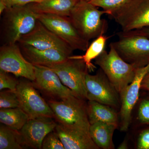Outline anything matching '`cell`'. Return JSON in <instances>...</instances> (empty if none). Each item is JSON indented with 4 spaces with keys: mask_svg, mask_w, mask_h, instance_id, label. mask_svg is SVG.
I'll use <instances>...</instances> for the list:
<instances>
[{
    "mask_svg": "<svg viewBox=\"0 0 149 149\" xmlns=\"http://www.w3.org/2000/svg\"><path fill=\"white\" fill-rule=\"evenodd\" d=\"M2 45L18 42L22 37L32 31L39 20L40 14L35 12L30 3L8 8L2 15Z\"/></svg>",
    "mask_w": 149,
    "mask_h": 149,
    "instance_id": "1",
    "label": "cell"
},
{
    "mask_svg": "<svg viewBox=\"0 0 149 149\" xmlns=\"http://www.w3.org/2000/svg\"><path fill=\"white\" fill-rule=\"evenodd\" d=\"M104 14L109 15V13L100 10L90 2L79 1L68 17L80 36L90 42L106 32L107 23L102 18Z\"/></svg>",
    "mask_w": 149,
    "mask_h": 149,
    "instance_id": "2",
    "label": "cell"
},
{
    "mask_svg": "<svg viewBox=\"0 0 149 149\" xmlns=\"http://www.w3.org/2000/svg\"><path fill=\"white\" fill-rule=\"evenodd\" d=\"M85 100L74 96L59 101H50L48 104L58 124L89 133L91 124Z\"/></svg>",
    "mask_w": 149,
    "mask_h": 149,
    "instance_id": "3",
    "label": "cell"
},
{
    "mask_svg": "<svg viewBox=\"0 0 149 149\" xmlns=\"http://www.w3.org/2000/svg\"><path fill=\"white\" fill-rule=\"evenodd\" d=\"M95 61L119 93L133 81L138 68L124 61L111 44L109 52L105 49Z\"/></svg>",
    "mask_w": 149,
    "mask_h": 149,
    "instance_id": "4",
    "label": "cell"
},
{
    "mask_svg": "<svg viewBox=\"0 0 149 149\" xmlns=\"http://www.w3.org/2000/svg\"><path fill=\"white\" fill-rule=\"evenodd\" d=\"M118 39L111 43L120 56L137 68L149 64V38L130 32L118 33Z\"/></svg>",
    "mask_w": 149,
    "mask_h": 149,
    "instance_id": "5",
    "label": "cell"
},
{
    "mask_svg": "<svg viewBox=\"0 0 149 149\" xmlns=\"http://www.w3.org/2000/svg\"><path fill=\"white\" fill-rule=\"evenodd\" d=\"M46 66L54 70L63 85L76 95L87 100L85 78L89 71L82 60L75 58L72 55L63 62Z\"/></svg>",
    "mask_w": 149,
    "mask_h": 149,
    "instance_id": "6",
    "label": "cell"
},
{
    "mask_svg": "<svg viewBox=\"0 0 149 149\" xmlns=\"http://www.w3.org/2000/svg\"><path fill=\"white\" fill-rule=\"evenodd\" d=\"M110 16L128 32L149 27V0H128Z\"/></svg>",
    "mask_w": 149,
    "mask_h": 149,
    "instance_id": "7",
    "label": "cell"
},
{
    "mask_svg": "<svg viewBox=\"0 0 149 149\" xmlns=\"http://www.w3.org/2000/svg\"><path fill=\"white\" fill-rule=\"evenodd\" d=\"M87 100L109 106L119 111L120 94L100 68L95 74L88 73L85 78Z\"/></svg>",
    "mask_w": 149,
    "mask_h": 149,
    "instance_id": "8",
    "label": "cell"
},
{
    "mask_svg": "<svg viewBox=\"0 0 149 149\" xmlns=\"http://www.w3.org/2000/svg\"><path fill=\"white\" fill-rule=\"evenodd\" d=\"M39 20L73 50L85 52L89 47L90 42L80 36L68 17L43 14H40Z\"/></svg>",
    "mask_w": 149,
    "mask_h": 149,
    "instance_id": "9",
    "label": "cell"
},
{
    "mask_svg": "<svg viewBox=\"0 0 149 149\" xmlns=\"http://www.w3.org/2000/svg\"><path fill=\"white\" fill-rule=\"evenodd\" d=\"M0 70L33 82L35 80L34 65L24 57L17 43L2 45L0 48Z\"/></svg>",
    "mask_w": 149,
    "mask_h": 149,
    "instance_id": "10",
    "label": "cell"
},
{
    "mask_svg": "<svg viewBox=\"0 0 149 149\" xmlns=\"http://www.w3.org/2000/svg\"><path fill=\"white\" fill-rule=\"evenodd\" d=\"M16 92L19 107L28 115L29 119L40 117L54 118L52 110L36 91L32 83L19 81Z\"/></svg>",
    "mask_w": 149,
    "mask_h": 149,
    "instance_id": "11",
    "label": "cell"
},
{
    "mask_svg": "<svg viewBox=\"0 0 149 149\" xmlns=\"http://www.w3.org/2000/svg\"><path fill=\"white\" fill-rule=\"evenodd\" d=\"M149 71V64L138 68L133 81L119 93L120 107L118 129L121 132H126L129 129L132 111L138 101L141 92V82Z\"/></svg>",
    "mask_w": 149,
    "mask_h": 149,
    "instance_id": "12",
    "label": "cell"
},
{
    "mask_svg": "<svg viewBox=\"0 0 149 149\" xmlns=\"http://www.w3.org/2000/svg\"><path fill=\"white\" fill-rule=\"evenodd\" d=\"M17 44L31 46L39 49H56L70 56L74 51L39 20L34 29L22 37Z\"/></svg>",
    "mask_w": 149,
    "mask_h": 149,
    "instance_id": "13",
    "label": "cell"
},
{
    "mask_svg": "<svg viewBox=\"0 0 149 149\" xmlns=\"http://www.w3.org/2000/svg\"><path fill=\"white\" fill-rule=\"evenodd\" d=\"M57 124L53 118L40 117L29 119L19 131L23 145L33 149H42L45 137L55 130Z\"/></svg>",
    "mask_w": 149,
    "mask_h": 149,
    "instance_id": "14",
    "label": "cell"
},
{
    "mask_svg": "<svg viewBox=\"0 0 149 149\" xmlns=\"http://www.w3.org/2000/svg\"><path fill=\"white\" fill-rule=\"evenodd\" d=\"M34 66L35 79L33 82L41 91L61 100L72 96L78 97L63 85L58 75L50 68L36 65Z\"/></svg>",
    "mask_w": 149,
    "mask_h": 149,
    "instance_id": "15",
    "label": "cell"
},
{
    "mask_svg": "<svg viewBox=\"0 0 149 149\" xmlns=\"http://www.w3.org/2000/svg\"><path fill=\"white\" fill-rule=\"evenodd\" d=\"M19 45L24 57L33 65L48 66L57 64L65 61L70 56L56 49L41 50L30 46Z\"/></svg>",
    "mask_w": 149,
    "mask_h": 149,
    "instance_id": "16",
    "label": "cell"
},
{
    "mask_svg": "<svg viewBox=\"0 0 149 149\" xmlns=\"http://www.w3.org/2000/svg\"><path fill=\"white\" fill-rule=\"evenodd\" d=\"M55 130L65 149H100L89 133L67 128L58 123Z\"/></svg>",
    "mask_w": 149,
    "mask_h": 149,
    "instance_id": "17",
    "label": "cell"
},
{
    "mask_svg": "<svg viewBox=\"0 0 149 149\" xmlns=\"http://www.w3.org/2000/svg\"><path fill=\"white\" fill-rule=\"evenodd\" d=\"M87 112L91 124L102 122L119 127V111L111 107L94 101L88 100Z\"/></svg>",
    "mask_w": 149,
    "mask_h": 149,
    "instance_id": "18",
    "label": "cell"
},
{
    "mask_svg": "<svg viewBox=\"0 0 149 149\" xmlns=\"http://www.w3.org/2000/svg\"><path fill=\"white\" fill-rule=\"evenodd\" d=\"M79 0H43L30 3L31 7L39 14H48L69 17L72 9Z\"/></svg>",
    "mask_w": 149,
    "mask_h": 149,
    "instance_id": "19",
    "label": "cell"
},
{
    "mask_svg": "<svg viewBox=\"0 0 149 149\" xmlns=\"http://www.w3.org/2000/svg\"><path fill=\"white\" fill-rule=\"evenodd\" d=\"M118 127L112 124L96 122L91 124L89 133L92 140L100 149H114L113 136Z\"/></svg>",
    "mask_w": 149,
    "mask_h": 149,
    "instance_id": "20",
    "label": "cell"
},
{
    "mask_svg": "<svg viewBox=\"0 0 149 149\" xmlns=\"http://www.w3.org/2000/svg\"><path fill=\"white\" fill-rule=\"evenodd\" d=\"M148 95L145 91L141 90L138 101L131 113L129 128L149 124V95Z\"/></svg>",
    "mask_w": 149,
    "mask_h": 149,
    "instance_id": "21",
    "label": "cell"
},
{
    "mask_svg": "<svg viewBox=\"0 0 149 149\" xmlns=\"http://www.w3.org/2000/svg\"><path fill=\"white\" fill-rule=\"evenodd\" d=\"M29 119L28 115L19 107L0 109L1 123L13 130L19 131Z\"/></svg>",
    "mask_w": 149,
    "mask_h": 149,
    "instance_id": "22",
    "label": "cell"
},
{
    "mask_svg": "<svg viewBox=\"0 0 149 149\" xmlns=\"http://www.w3.org/2000/svg\"><path fill=\"white\" fill-rule=\"evenodd\" d=\"M110 37H107L104 35H100L89 45L84 55L73 56L75 58L82 60L86 65L89 72L94 71L96 66L92 62L104 50L107 40Z\"/></svg>",
    "mask_w": 149,
    "mask_h": 149,
    "instance_id": "23",
    "label": "cell"
},
{
    "mask_svg": "<svg viewBox=\"0 0 149 149\" xmlns=\"http://www.w3.org/2000/svg\"><path fill=\"white\" fill-rule=\"evenodd\" d=\"M126 132L129 149H149V124L129 128Z\"/></svg>",
    "mask_w": 149,
    "mask_h": 149,
    "instance_id": "24",
    "label": "cell"
},
{
    "mask_svg": "<svg viewBox=\"0 0 149 149\" xmlns=\"http://www.w3.org/2000/svg\"><path fill=\"white\" fill-rule=\"evenodd\" d=\"M23 146L19 131L13 130L1 123L0 149H22Z\"/></svg>",
    "mask_w": 149,
    "mask_h": 149,
    "instance_id": "25",
    "label": "cell"
},
{
    "mask_svg": "<svg viewBox=\"0 0 149 149\" xmlns=\"http://www.w3.org/2000/svg\"><path fill=\"white\" fill-rule=\"evenodd\" d=\"M19 107L16 91L8 90L0 93V109L14 108Z\"/></svg>",
    "mask_w": 149,
    "mask_h": 149,
    "instance_id": "26",
    "label": "cell"
},
{
    "mask_svg": "<svg viewBox=\"0 0 149 149\" xmlns=\"http://www.w3.org/2000/svg\"><path fill=\"white\" fill-rule=\"evenodd\" d=\"M128 0H91L90 3L98 8L108 12L109 15Z\"/></svg>",
    "mask_w": 149,
    "mask_h": 149,
    "instance_id": "27",
    "label": "cell"
},
{
    "mask_svg": "<svg viewBox=\"0 0 149 149\" xmlns=\"http://www.w3.org/2000/svg\"><path fill=\"white\" fill-rule=\"evenodd\" d=\"M42 149H65L55 130L49 133L45 137L42 143Z\"/></svg>",
    "mask_w": 149,
    "mask_h": 149,
    "instance_id": "28",
    "label": "cell"
},
{
    "mask_svg": "<svg viewBox=\"0 0 149 149\" xmlns=\"http://www.w3.org/2000/svg\"><path fill=\"white\" fill-rule=\"evenodd\" d=\"M8 72L0 70V91L7 89L16 91L19 81L9 74Z\"/></svg>",
    "mask_w": 149,
    "mask_h": 149,
    "instance_id": "29",
    "label": "cell"
},
{
    "mask_svg": "<svg viewBox=\"0 0 149 149\" xmlns=\"http://www.w3.org/2000/svg\"><path fill=\"white\" fill-rule=\"evenodd\" d=\"M43 0H0L5 3L7 8L16 6L26 5L31 3H39Z\"/></svg>",
    "mask_w": 149,
    "mask_h": 149,
    "instance_id": "30",
    "label": "cell"
},
{
    "mask_svg": "<svg viewBox=\"0 0 149 149\" xmlns=\"http://www.w3.org/2000/svg\"><path fill=\"white\" fill-rule=\"evenodd\" d=\"M141 90L149 91V71L145 75L141 82Z\"/></svg>",
    "mask_w": 149,
    "mask_h": 149,
    "instance_id": "31",
    "label": "cell"
},
{
    "mask_svg": "<svg viewBox=\"0 0 149 149\" xmlns=\"http://www.w3.org/2000/svg\"><path fill=\"white\" fill-rule=\"evenodd\" d=\"M131 32L135 33V34L145 36V37L149 38V27H145V28H142L141 29H137V30H133V31H132Z\"/></svg>",
    "mask_w": 149,
    "mask_h": 149,
    "instance_id": "32",
    "label": "cell"
},
{
    "mask_svg": "<svg viewBox=\"0 0 149 149\" xmlns=\"http://www.w3.org/2000/svg\"><path fill=\"white\" fill-rule=\"evenodd\" d=\"M118 149H129V144L128 139L127 137L125 136L122 142L117 147Z\"/></svg>",
    "mask_w": 149,
    "mask_h": 149,
    "instance_id": "33",
    "label": "cell"
},
{
    "mask_svg": "<svg viewBox=\"0 0 149 149\" xmlns=\"http://www.w3.org/2000/svg\"><path fill=\"white\" fill-rule=\"evenodd\" d=\"M79 1H85L90 2V1H91V0H79Z\"/></svg>",
    "mask_w": 149,
    "mask_h": 149,
    "instance_id": "34",
    "label": "cell"
}]
</instances>
